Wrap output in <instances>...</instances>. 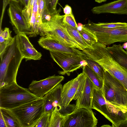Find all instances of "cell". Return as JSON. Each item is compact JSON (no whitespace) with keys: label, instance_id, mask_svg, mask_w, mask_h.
Masks as SVG:
<instances>
[{"label":"cell","instance_id":"cell-1","mask_svg":"<svg viewBox=\"0 0 127 127\" xmlns=\"http://www.w3.org/2000/svg\"><path fill=\"white\" fill-rule=\"evenodd\" d=\"M61 11L60 8L56 13L46 16L42 21L39 35L49 36L66 46L82 51L81 46L68 33L64 21V15L60 14Z\"/></svg>","mask_w":127,"mask_h":127},{"label":"cell","instance_id":"cell-2","mask_svg":"<svg viewBox=\"0 0 127 127\" xmlns=\"http://www.w3.org/2000/svg\"><path fill=\"white\" fill-rule=\"evenodd\" d=\"M5 50L0 65V88L16 82V77L22 60L24 59L17 46L16 36Z\"/></svg>","mask_w":127,"mask_h":127},{"label":"cell","instance_id":"cell-3","mask_svg":"<svg viewBox=\"0 0 127 127\" xmlns=\"http://www.w3.org/2000/svg\"><path fill=\"white\" fill-rule=\"evenodd\" d=\"M6 109L19 127H35L44 112L43 100L39 98L16 107Z\"/></svg>","mask_w":127,"mask_h":127},{"label":"cell","instance_id":"cell-4","mask_svg":"<svg viewBox=\"0 0 127 127\" xmlns=\"http://www.w3.org/2000/svg\"><path fill=\"white\" fill-rule=\"evenodd\" d=\"M38 98L28 89L20 86L17 82L0 88V108H13Z\"/></svg>","mask_w":127,"mask_h":127},{"label":"cell","instance_id":"cell-5","mask_svg":"<svg viewBox=\"0 0 127 127\" xmlns=\"http://www.w3.org/2000/svg\"><path fill=\"white\" fill-rule=\"evenodd\" d=\"M105 71L102 89L108 102L127 112V90L116 79Z\"/></svg>","mask_w":127,"mask_h":127},{"label":"cell","instance_id":"cell-6","mask_svg":"<svg viewBox=\"0 0 127 127\" xmlns=\"http://www.w3.org/2000/svg\"><path fill=\"white\" fill-rule=\"evenodd\" d=\"M100 113L112 123V127H119L122 122L127 121V112L106 101L101 89L95 87L92 103V109Z\"/></svg>","mask_w":127,"mask_h":127},{"label":"cell","instance_id":"cell-7","mask_svg":"<svg viewBox=\"0 0 127 127\" xmlns=\"http://www.w3.org/2000/svg\"><path fill=\"white\" fill-rule=\"evenodd\" d=\"M84 26L96 35L98 42L106 46L117 42H127V26L112 29L103 28L89 20Z\"/></svg>","mask_w":127,"mask_h":127},{"label":"cell","instance_id":"cell-8","mask_svg":"<svg viewBox=\"0 0 127 127\" xmlns=\"http://www.w3.org/2000/svg\"><path fill=\"white\" fill-rule=\"evenodd\" d=\"M50 53L52 59L63 69L58 72L60 74L69 76L71 73L87 65L83 55L53 51Z\"/></svg>","mask_w":127,"mask_h":127},{"label":"cell","instance_id":"cell-9","mask_svg":"<svg viewBox=\"0 0 127 127\" xmlns=\"http://www.w3.org/2000/svg\"><path fill=\"white\" fill-rule=\"evenodd\" d=\"M97 123L92 109L80 108L65 115L62 127H96Z\"/></svg>","mask_w":127,"mask_h":127},{"label":"cell","instance_id":"cell-10","mask_svg":"<svg viewBox=\"0 0 127 127\" xmlns=\"http://www.w3.org/2000/svg\"><path fill=\"white\" fill-rule=\"evenodd\" d=\"M86 74L83 72L81 73L75 78L64 84L63 86L62 92V104L65 108L73 106L70 104L73 99L76 100L82 91Z\"/></svg>","mask_w":127,"mask_h":127},{"label":"cell","instance_id":"cell-11","mask_svg":"<svg viewBox=\"0 0 127 127\" xmlns=\"http://www.w3.org/2000/svg\"><path fill=\"white\" fill-rule=\"evenodd\" d=\"M62 85L60 83L46 94L42 98L44 104V112L51 113L57 108L60 113L65 115L71 113L75 108V105L65 108L62 104Z\"/></svg>","mask_w":127,"mask_h":127},{"label":"cell","instance_id":"cell-12","mask_svg":"<svg viewBox=\"0 0 127 127\" xmlns=\"http://www.w3.org/2000/svg\"><path fill=\"white\" fill-rule=\"evenodd\" d=\"M23 9L19 2L11 1L8 10L10 23L13 26V30L17 34L24 33L30 35L31 30L30 26L23 15Z\"/></svg>","mask_w":127,"mask_h":127},{"label":"cell","instance_id":"cell-13","mask_svg":"<svg viewBox=\"0 0 127 127\" xmlns=\"http://www.w3.org/2000/svg\"><path fill=\"white\" fill-rule=\"evenodd\" d=\"M64 79L62 76L54 75L40 80H33L29 85L28 89L38 97L42 98Z\"/></svg>","mask_w":127,"mask_h":127},{"label":"cell","instance_id":"cell-14","mask_svg":"<svg viewBox=\"0 0 127 127\" xmlns=\"http://www.w3.org/2000/svg\"><path fill=\"white\" fill-rule=\"evenodd\" d=\"M15 36L17 47L26 61L39 60L41 59V53L34 48L26 34L20 33L17 34Z\"/></svg>","mask_w":127,"mask_h":127},{"label":"cell","instance_id":"cell-15","mask_svg":"<svg viewBox=\"0 0 127 127\" xmlns=\"http://www.w3.org/2000/svg\"><path fill=\"white\" fill-rule=\"evenodd\" d=\"M102 66L118 80L127 90V69L117 63L111 55L104 60Z\"/></svg>","mask_w":127,"mask_h":127},{"label":"cell","instance_id":"cell-16","mask_svg":"<svg viewBox=\"0 0 127 127\" xmlns=\"http://www.w3.org/2000/svg\"><path fill=\"white\" fill-rule=\"evenodd\" d=\"M38 42L41 46L49 51L86 55L83 51H80L76 48L66 46L48 36H41L38 40Z\"/></svg>","mask_w":127,"mask_h":127},{"label":"cell","instance_id":"cell-17","mask_svg":"<svg viewBox=\"0 0 127 127\" xmlns=\"http://www.w3.org/2000/svg\"><path fill=\"white\" fill-rule=\"evenodd\" d=\"M84 86L76 100L75 109L84 108L92 109V103L95 85L86 75Z\"/></svg>","mask_w":127,"mask_h":127},{"label":"cell","instance_id":"cell-18","mask_svg":"<svg viewBox=\"0 0 127 127\" xmlns=\"http://www.w3.org/2000/svg\"><path fill=\"white\" fill-rule=\"evenodd\" d=\"M91 10L95 14L111 13L127 15V0H117L94 7Z\"/></svg>","mask_w":127,"mask_h":127},{"label":"cell","instance_id":"cell-19","mask_svg":"<svg viewBox=\"0 0 127 127\" xmlns=\"http://www.w3.org/2000/svg\"><path fill=\"white\" fill-rule=\"evenodd\" d=\"M113 59L120 65L127 69V51L120 44H114L107 47Z\"/></svg>","mask_w":127,"mask_h":127},{"label":"cell","instance_id":"cell-20","mask_svg":"<svg viewBox=\"0 0 127 127\" xmlns=\"http://www.w3.org/2000/svg\"><path fill=\"white\" fill-rule=\"evenodd\" d=\"M34 5L30 22L31 33L29 36L35 37L40 34L42 21L38 11V0H33Z\"/></svg>","mask_w":127,"mask_h":127},{"label":"cell","instance_id":"cell-21","mask_svg":"<svg viewBox=\"0 0 127 127\" xmlns=\"http://www.w3.org/2000/svg\"><path fill=\"white\" fill-rule=\"evenodd\" d=\"M11 31L8 28H5L2 30L0 28V57L2 59L7 47L12 42L14 37H12Z\"/></svg>","mask_w":127,"mask_h":127},{"label":"cell","instance_id":"cell-22","mask_svg":"<svg viewBox=\"0 0 127 127\" xmlns=\"http://www.w3.org/2000/svg\"><path fill=\"white\" fill-rule=\"evenodd\" d=\"M77 30L84 39L92 47L98 42L96 37L95 33L90 29L85 27L81 23L77 24Z\"/></svg>","mask_w":127,"mask_h":127},{"label":"cell","instance_id":"cell-23","mask_svg":"<svg viewBox=\"0 0 127 127\" xmlns=\"http://www.w3.org/2000/svg\"><path fill=\"white\" fill-rule=\"evenodd\" d=\"M67 31L69 35L80 45L83 49L87 48H93L83 37L77 29L69 26L65 23Z\"/></svg>","mask_w":127,"mask_h":127},{"label":"cell","instance_id":"cell-24","mask_svg":"<svg viewBox=\"0 0 127 127\" xmlns=\"http://www.w3.org/2000/svg\"><path fill=\"white\" fill-rule=\"evenodd\" d=\"M83 71L94 84L96 88L98 89H102L103 81L96 73L87 65L83 66Z\"/></svg>","mask_w":127,"mask_h":127},{"label":"cell","instance_id":"cell-25","mask_svg":"<svg viewBox=\"0 0 127 127\" xmlns=\"http://www.w3.org/2000/svg\"><path fill=\"white\" fill-rule=\"evenodd\" d=\"M83 57L87 63V65L96 73L103 81L105 71L103 67L97 62L90 59L87 55Z\"/></svg>","mask_w":127,"mask_h":127},{"label":"cell","instance_id":"cell-26","mask_svg":"<svg viewBox=\"0 0 127 127\" xmlns=\"http://www.w3.org/2000/svg\"><path fill=\"white\" fill-rule=\"evenodd\" d=\"M64 117L55 108L51 114L49 127H62Z\"/></svg>","mask_w":127,"mask_h":127},{"label":"cell","instance_id":"cell-27","mask_svg":"<svg viewBox=\"0 0 127 127\" xmlns=\"http://www.w3.org/2000/svg\"><path fill=\"white\" fill-rule=\"evenodd\" d=\"M0 110L7 127H19L15 119L6 109L0 108Z\"/></svg>","mask_w":127,"mask_h":127},{"label":"cell","instance_id":"cell-28","mask_svg":"<svg viewBox=\"0 0 127 127\" xmlns=\"http://www.w3.org/2000/svg\"><path fill=\"white\" fill-rule=\"evenodd\" d=\"M34 5L33 0H29L27 5L23 9V14L30 26V22Z\"/></svg>","mask_w":127,"mask_h":127},{"label":"cell","instance_id":"cell-29","mask_svg":"<svg viewBox=\"0 0 127 127\" xmlns=\"http://www.w3.org/2000/svg\"><path fill=\"white\" fill-rule=\"evenodd\" d=\"M51 113L44 112L35 127H49Z\"/></svg>","mask_w":127,"mask_h":127},{"label":"cell","instance_id":"cell-30","mask_svg":"<svg viewBox=\"0 0 127 127\" xmlns=\"http://www.w3.org/2000/svg\"><path fill=\"white\" fill-rule=\"evenodd\" d=\"M59 0H45L48 14L52 15L57 13L59 9L57 10L56 7Z\"/></svg>","mask_w":127,"mask_h":127},{"label":"cell","instance_id":"cell-31","mask_svg":"<svg viewBox=\"0 0 127 127\" xmlns=\"http://www.w3.org/2000/svg\"><path fill=\"white\" fill-rule=\"evenodd\" d=\"M38 13L42 22L46 16L49 14L48 13L45 0H38Z\"/></svg>","mask_w":127,"mask_h":127},{"label":"cell","instance_id":"cell-32","mask_svg":"<svg viewBox=\"0 0 127 127\" xmlns=\"http://www.w3.org/2000/svg\"><path fill=\"white\" fill-rule=\"evenodd\" d=\"M96 24L102 27L108 29H112L127 26V23L121 22L111 23H98Z\"/></svg>","mask_w":127,"mask_h":127},{"label":"cell","instance_id":"cell-33","mask_svg":"<svg viewBox=\"0 0 127 127\" xmlns=\"http://www.w3.org/2000/svg\"><path fill=\"white\" fill-rule=\"evenodd\" d=\"M64 15V22L71 27L77 29V24L75 21L73 13L69 15Z\"/></svg>","mask_w":127,"mask_h":127},{"label":"cell","instance_id":"cell-34","mask_svg":"<svg viewBox=\"0 0 127 127\" xmlns=\"http://www.w3.org/2000/svg\"><path fill=\"white\" fill-rule=\"evenodd\" d=\"M63 11L65 15H70L73 13L71 7L67 4L65 5L63 9Z\"/></svg>","mask_w":127,"mask_h":127},{"label":"cell","instance_id":"cell-35","mask_svg":"<svg viewBox=\"0 0 127 127\" xmlns=\"http://www.w3.org/2000/svg\"><path fill=\"white\" fill-rule=\"evenodd\" d=\"M0 127H7L4 119L1 112H0Z\"/></svg>","mask_w":127,"mask_h":127},{"label":"cell","instance_id":"cell-36","mask_svg":"<svg viewBox=\"0 0 127 127\" xmlns=\"http://www.w3.org/2000/svg\"><path fill=\"white\" fill-rule=\"evenodd\" d=\"M29 0H21V4H22L24 7L26 6L28 4Z\"/></svg>","mask_w":127,"mask_h":127},{"label":"cell","instance_id":"cell-37","mask_svg":"<svg viewBox=\"0 0 127 127\" xmlns=\"http://www.w3.org/2000/svg\"><path fill=\"white\" fill-rule=\"evenodd\" d=\"M127 127V121L122 123L119 127Z\"/></svg>","mask_w":127,"mask_h":127},{"label":"cell","instance_id":"cell-38","mask_svg":"<svg viewBox=\"0 0 127 127\" xmlns=\"http://www.w3.org/2000/svg\"><path fill=\"white\" fill-rule=\"evenodd\" d=\"M96 2L98 3H100L102 2L106 1L107 0H95Z\"/></svg>","mask_w":127,"mask_h":127},{"label":"cell","instance_id":"cell-39","mask_svg":"<svg viewBox=\"0 0 127 127\" xmlns=\"http://www.w3.org/2000/svg\"><path fill=\"white\" fill-rule=\"evenodd\" d=\"M101 127H112L111 126H110L109 125H102L101 126Z\"/></svg>","mask_w":127,"mask_h":127},{"label":"cell","instance_id":"cell-40","mask_svg":"<svg viewBox=\"0 0 127 127\" xmlns=\"http://www.w3.org/2000/svg\"><path fill=\"white\" fill-rule=\"evenodd\" d=\"M125 49L126 50V51H127V47L125 48Z\"/></svg>","mask_w":127,"mask_h":127},{"label":"cell","instance_id":"cell-41","mask_svg":"<svg viewBox=\"0 0 127 127\" xmlns=\"http://www.w3.org/2000/svg\"></svg>","mask_w":127,"mask_h":127}]
</instances>
